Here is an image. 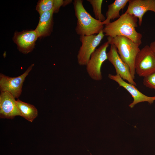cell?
I'll use <instances>...</instances> for the list:
<instances>
[{
    "label": "cell",
    "mask_w": 155,
    "mask_h": 155,
    "mask_svg": "<svg viewBox=\"0 0 155 155\" xmlns=\"http://www.w3.org/2000/svg\"><path fill=\"white\" fill-rule=\"evenodd\" d=\"M138 20L134 16L125 13L117 20L105 25L103 32L108 37H127L140 46L142 43V35L135 29L138 26Z\"/></svg>",
    "instance_id": "1"
},
{
    "label": "cell",
    "mask_w": 155,
    "mask_h": 155,
    "mask_svg": "<svg viewBox=\"0 0 155 155\" xmlns=\"http://www.w3.org/2000/svg\"><path fill=\"white\" fill-rule=\"evenodd\" d=\"M83 0H74L73 5L77 19L75 31L80 36H89L98 34L103 30L104 24L93 17L85 9Z\"/></svg>",
    "instance_id": "2"
},
{
    "label": "cell",
    "mask_w": 155,
    "mask_h": 155,
    "mask_svg": "<svg viewBox=\"0 0 155 155\" xmlns=\"http://www.w3.org/2000/svg\"><path fill=\"white\" fill-rule=\"evenodd\" d=\"M107 39L109 44L115 46L121 58L129 66L131 76L134 80L136 73L135 61L136 56L140 50V46L124 36H108Z\"/></svg>",
    "instance_id": "3"
},
{
    "label": "cell",
    "mask_w": 155,
    "mask_h": 155,
    "mask_svg": "<svg viewBox=\"0 0 155 155\" xmlns=\"http://www.w3.org/2000/svg\"><path fill=\"white\" fill-rule=\"evenodd\" d=\"M105 35L103 31L96 34L80 36L82 43L77 56V61L80 66L86 65L90 56L100 43Z\"/></svg>",
    "instance_id": "4"
},
{
    "label": "cell",
    "mask_w": 155,
    "mask_h": 155,
    "mask_svg": "<svg viewBox=\"0 0 155 155\" xmlns=\"http://www.w3.org/2000/svg\"><path fill=\"white\" fill-rule=\"evenodd\" d=\"M109 45L107 41L96 48L86 65L88 75L94 80L98 81L102 79L101 67L103 62L108 59L106 49Z\"/></svg>",
    "instance_id": "5"
},
{
    "label": "cell",
    "mask_w": 155,
    "mask_h": 155,
    "mask_svg": "<svg viewBox=\"0 0 155 155\" xmlns=\"http://www.w3.org/2000/svg\"><path fill=\"white\" fill-rule=\"evenodd\" d=\"M135 68V73L144 77L155 71V54L149 45L145 46L137 55Z\"/></svg>",
    "instance_id": "6"
},
{
    "label": "cell",
    "mask_w": 155,
    "mask_h": 155,
    "mask_svg": "<svg viewBox=\"0 0 155 155\" xmlns=\"http://www.w3.org/2000/svg\"><path fill=\"white\" fill-rule=\"evenodd\" d=\"M34 65V64H32L22 74L16 77H10L0 73L1 92H8L15 98H18L22 93L23 84L25 78Z\"/></svg>",
    "instance_id": "7"
},
{
    "label": "cell",
    "mask_w": 155,
    "mask_h": 155,
    "mask_svg": "<svg viewBox=\"0 0 155 155\" xmlns=\"http://www.w3.org/2000/svg\"><path fill=\"white\" fill-rule=\"evenodd\" d=\"M107 54L108 60L115 69L116 75L128 83L136 86V84L131 76L129 66L121 58L115 45H111L110 50Z\"/></svg>",
    "instance_id": "8"
},
{
    "label": "cell",
    "mask_w": 155,
    "mask_h": 155,
    "mask_svg": "<svg viewBox=\"0 0 155 155\" xmlns=\"http://www.w3.org/2000/svg\"><path fill=\"white\" fill-rule=\"evenodd\" d=\"M108 77L117 82L120 86L124 88L132 96L133 101L129 105L131 108H133L136 104L141 102H147L151 104L155 100V96L150 97L144 95L139 91L135 86L125 82L117 75L110 74H108Z\"/></svg>",
    "instance_id": "9"
},
{
    "label": "cell",
    "mask_w": 155,
    "mask_h": 155,
    "mask_svg": "<svg viewBox=\"0 0 155 155\" xmlns=\"http://www.w3.org/2000/svg\"><path fill=\"white\" fill-rule=\"evenodd\" d=\"M22 117L14 97L7 91L1 92L0 118L13 119L16 116Z\"/></svg>",
    "instance_id": "10"
},
{
    "label": "cell",
    "mask_w": 155,
    "mask_h": 155,
    "mask_svg": "<svg viewBox=\"0 0 155 155\" xmlns=\"http://www.w3.org/2000/svg\"><path fill=\"white\" fill-rule=\"evenodd\" d=\"M127 9L125 12L133 15L138 19V24L141 26L143 16L147 11L155 13V0H129Z\"/></svg>",
    "instance_id": "11"
},
{
    "label": "cell",
    "mask_w": 155,
    "mask_h": 155,
    "mask_svg": "<svg viewBox=\"0 0 155 155\" xmlns=\"http://www.w3.org/2000/svg\"><path fill=\"white\" fill-rule=\"evenodd\" d=\"M38 37L35 30L27 31L15 32L13 40L19 51L27 54L33 50Z\"/></svg>",
    "instance_id": "12"
},
{
    "label": "cell",
    "mask_w": 155,
    "mask_h": 155,
    "mask_svg": "<svg viewBox=\"0 0 155 155\" xmlns=\"http://www.w3.org/2000/svg\"><path fill=\"white\" fill-rule=\"evenodd\" d=\"M53 9L40 14V20L35 31L38 37L50 35L53 30Z\"/></svg>",
    "instance_id": "13"
},
{
    "label": "cell",
    "mask_w": 155,
    "mask_h": 155,
    "mask_svg": "<svg viewBox=\"0 0 155 155\" xmlns=\"http://www.w3.org/2000/svg\"><path fill=\"white\" fill-rule=\"evenodd\" d=\"M72 0H41L38 1L36 9L40 14L44 12L54 10L57 13L61 6H65L71 3Z\"/></svg>",
    "instance_id": "14"
},
{
    "label": "cell",
    "mask_w": 155,
    "mask_h": 155,
    "mask_svg": "<svg viewBox=\"0 0 155 155\" xmlns=\"http://www.w3.org/2000/svg\"><path fill=\"white\" fill-rule=\"evenodd\" d=\"M129 0H115L108 6V9L106 13V19L103 22L105 25L110 22L111 20L119 18L121 15L120 11L123 9Z\"/></svg>",
    "instance_id": "15"
},
{
    "label": "cell",
    "mask_w": 155,
    "mask_h": 155,
    "mask_svg": "<svg viewBox=\"0 0 155 155\" xmlns=\"http://www.w3.org/2000/svg\"><path fill=\"white\" fill-rule=\"evenodd\" d=\"M18 107L22 117L30 122H32L37 117L38 111L33 105L24 102L19 99L16 100Z\"/></svg>",
    "instance_id": "16"
},
{
    "label": "cell",
    "mask_w": 155,
    "mask_h": 155,
    "mask_svg": "<svg viewBox=\"0 0 155 155\" xmlns=\"http://www.w3.org/2000/svg\"><path fill=\"white\" fill-rule=\"evenodd\" d=\"M92 5L95 18L103 22L104 21L106 18L102 14L101 7L103 1L102 0H87Z\"/></svg>",
    "instance_id": "17"
},
{
    "label": "cell",
    "mask_w": 155,
    "mask_h": 155,
    "mask_svg": "<svg viewBox=\"0 0 155 155\" xmlns=\"http://www.w3.org/2000/svg\"><path fill=\"white\" fill-rule=\"evenodd\" d=\"M143 84L146 87L155 90V71L144 77Z\"/></svg>",
    "instance_id": "18"
},
{
    "label": "cell",
    "mask_w": 155,
    "mask_h": 155,
    "mask_svg": "<svg viewBox=\"0 0 155 155\" xmlns=\"http://www.w3.org/2000/svg\"><path fill=\"white\" fill-rule=\"evenodd\" d=\"M149 46L155 54V40L151 42Z\"/></svg>",
    "instance_id": "19"
},
{
    "label": "cell",
    "mask_w": 155,
    "mask_h": 155,
    "mask_svg": "<svg viewBox=\"0 0 155 155\" xmlns=\"http://www.w3.org/2000/svg\"><path fill=\"white\" fill-rule=\"evenodd\" d=\"M90 155H92L91 154H90Z\"/></svg>",
    "instance_id": "20"
}]
</instances>
